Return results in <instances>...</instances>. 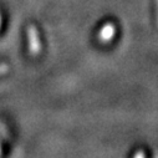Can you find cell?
Listing matches in <instances>:
<instances>
[{"label":"cell","mask_w":158,"mask_h":158,"mask_svg":"<svg viewBox=\"0 0 158 158\" xmlns=\"http://www.w3.org/2000/svg\"><path fill=\"white\" fill-rule=\"evenodd\" d=\"M27 41H29V51L31 55H39L41 51V41L39 36L37 29L35 25H29L27 27Z\"/></svg>","instance_id":"obj_1"},{"label":"cell","mask_w":158,"mask_h":158,"mask_svg":"<svg viewBox=\"0 0 158 158\" xmlns=\"http://www.w3.org/2000/svg\"><path fill=\"white\" fill-rule=\"evenodd\" d=\"M114 34H116V26L112 23H107L101 27L98 32V40L101 43H110Z\"/></svg>","instance_id":"obj_2"},{"label":"cell","mask_w":158,"mask_h":158,"mask_svg":"<svg viewBox=\"0 0 158 158\" xmlns=\"http://www.w3.org/2000/svg\"><path fill=\"white\" fill-rule=\"evenodd\" d=\"M9 71V66L6 64H0V75H4Z\"/></svg>","instance_id":"obj_3"},{"label":"cell","mask_w":158,"mask_h":158,"mask_svg":"<svg viewBox=\"0 0 158 158\" xmlns=\"http://www.w3.org/2000/svg\"><path fill=\"white\" fill-rule=\"evenodd\" d=\"M0 25H2V16H0Z\"/></svg>","instance_id":"obj_4"},{"label":"cell","mask_w":158,"mask_h":158,"mask_svg":"<svg viewBox=\"0 0 158 158\" xmlns=\"http://www.w3.org/2000/svg\"><path fill=\"white\" fill-rule=\"evenodd\" d=\"M157 6H158V0H157Z\"/></svg>","instance_id":"obj_5"}]
</instances>
